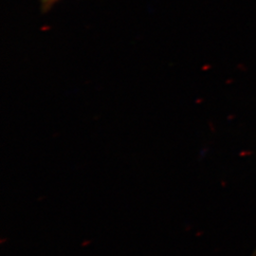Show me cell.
<instances>
[{"label":"cell","instance_id":"6da1fadb","mask_svg":"<svg viewBox=\"0 0 256 256\" xmlns=\"http://www.w3.org/2000/svg\"><path fill=\"white\" fill-rule=\"evenodd\" d=\"M38 1H39L40 5H41L42 10L44 12H48L50 10L52 9L55 4L57 2H59L60 0H38Z\"/></svg>","mask_w":256,"mask_h":256}]
</instances>
